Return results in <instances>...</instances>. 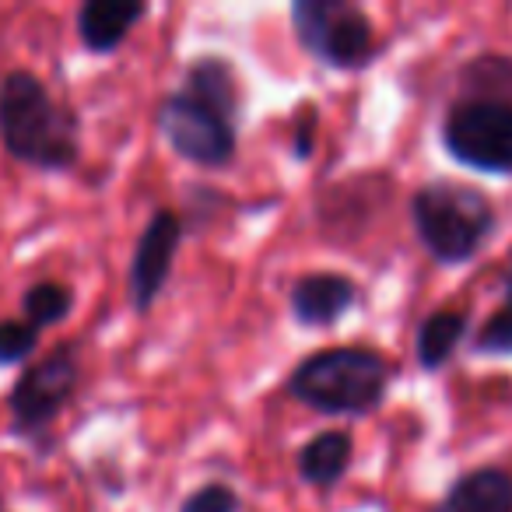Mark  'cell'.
Wrapping results in <instances>:
<instances>
[{
  "instance_id": "1",
  "label": "cell",
  "mask_w": 512,
  "mask_h": 512,
  "mask_svg": "<svg viewBox=\"0 0 512 512\" xmlns=\"http://www.w3.org/2000/svg\"><path fill=\"white\" fill-rule=\"evenodd\" d=\"M0 144L15 162L67 172L78 165V120L32 71H11L0 81Z\"/></svg>"
},
{
  "instance_id": "2",
  "label": "cell",
  "mask_w": 512,
  "mask_h": 512,
  "mask_svg": "<svg viewBox=\"0 0 512 512\" xmlns=\"http://www.w3.org/2000/svg\"><path fill=\"white\" fill-rule=\"evenodd\" d=\"M390 369L369 348H327L302 358L288 376V393L320 414H369L383 404Z\"/></svg>"
},
{
  "instance_id": "3",
  "label": "cell",
  "mask_w": 512,
  "mask_h": 512,
  "mask_svg": "<svg viewBox=\"0 0 512 512\" xmlns=\"http://www.w3.org/2000/svg\"><path fill=\"white\" fill-rule=\"evenodd\" d=\"M411 221L439 264H467L495 228V207L474 186L435 179L414 190Z\"/></svg>"
},
{
  "instance_id": "4",
  "label": "cell",
  "mask_w": 512,
  "mask_h": 512,
  "mask_svg": "<svg viewBox=\"0 0 512 512\" xmlns=\"http://www.w3.org/2000/svg\"><path fill=\"white\" fill-rule=\"evenodd\" d=\"M442 144L460 165L505 176L512 172V99L470 95L442 120Z\"/></svg>"
},
{
  "instance_id": "5",
  "label": "cell",
  "mask_w": 512,
  "mask_h": 512,
  "mask_svg": "<svg viewBox=\"0 0 512 512\" xmlns=\"http://www.w3.org/2000/svg\"><path fill=\"white\" fill-rule=\"evenodd\" d=\"M292 25L302 50L334 71H358L372 60V22L344 0H295Z\"/></svg>"
},
{
  "instance_id": "6",
  "label": "cell",
  "mask_w": 512,
  "mask_h": 512,
  "mask_svg": "<svg viewBox=\"0 0 512 512\" xmlns=\"http://www.w3.org/2000/svg\"><path fill=\"white\" fill-rule=\"evenodd\" d=\"M81 383V365L74 355V344H60L46 358L18 376L11 386L8 411L11 432L15 435H39L57 421V414L74 400Z\"/></svg>"
},
{
  "instance_id": "7",
  "label": "cell",
  "mask_w": 512,
  "mask_h": 512,
  "mask_svg": "<svg viewBox=\"0 0 512 512\" xmlns=\"http://www.w3.org/2000/svg\"><path fill=\"white\" fill-rule=\"evenodd\" d=\"M158 127L172 144V151L200 169H221L235 158V120L211 109L186 88L162 99Z\"/></svg>"
},
{
  "instance_id": "8",
  "label": "cell",
  "mask_w": 512,
  "mask_h": 512,
  "mask_svg": "<svg viewBox=\"0 0 512 512\" xmlns=\"http://www.w3.org/2000/svg\"><path fill=\"white\" fill-rule=\"evenodd\" d=\"M179 239H183V218L169 207L151 214L137 239L134 260H130V302L137 313H148L169 281L172 260H176Z\"/></svg>"
},
{
  "instance_id": "9",
  "label": "cell",
  "mask_w": 512,
  "mask_h": 512,
  "mask_svg": "<svg viewBox=\"0 0 512 512\" xmlns=\"http://www.w3.org/2000/svg\"><path fill=\"white\" fill-rule=\"evenodd\" d=\"M358 299V288L351 278L334 271L306 274L292 285V316L306 327H327V323L341 320Z\"/></svg>"
},
{
  "instance_id": "10",
  "label": "cell",
  "mask_w": 512,
  "mask_h": 512,
  "mask_svg": "<svg viewBox=\"0 0 512 512\" xmlns=\"http://www.w3.org/2000/svg\"><path fill=\"white\" fill-rule=\"evenodd\" d=\"M144 15L141 0H88L78 11V36L92 53H113Z\"/></svg>"
},
{
  "instance_id": "11",
  "label": "cell",
  "mask_w": 512,
  "mask_h": 512,
  "mask_svg": "<svg viewBox=\"0 0 512 512\" xmlns=\"http://www.w3.org/2000/svg\"><path fill=\"white\" fill-rule=\"evenodd\" d=\"M432 512H512V474L502 467L467 470Z\"/></svg>"
},
{
  "instance_id": "12",
  "label": "cell",
  "mask_w": 512,
  "mask_h": 512,
  "mask_svg": "<svg viewBox=\"0 0 512 512\" xmlns=\"http://www.w3.org/2000/svg\"><path fill=\"white\" fill-rule=\"evenodd\" d=\"M351 456H355V442L348 432L334 428V432H323L316 439H309L299 453V477L313 488H334L351 467Z\"/></svg>"
},
{
  "instance_id": "13",
  "label": "cell",
  "mask_w": 512,
  "mask_h": 512,
  "mask_svg": "<svg viewBox=\"0 0 512 512\" xmlns=\"http://www.w3.org/2000/svg\"><path fill=\"white\" fill-rule=\"evenodd\" d=\"M467 337V313L460 309H439L418 327V341H414V355L425 372H439L449 362L460 341Z\"/></svg>"
},
{
  "instance_id": "14",
  "label": "cell",
  "mask_w": 512,
  "mask_h": 512,
  "mask_svg": "<svg viewBox=\"0 0 512 512\" xmlns=\"http://www.w3.org/2000/svg\"><path fill=\"white\" fill-rule=\"evenodd\" d=\"M186 92L204 99L211 109L225 113L228 120L239 116V88H235V74L225 60L218 57H204L186 71Z\"/></svg>"
},
{
  "instance_id": "15",
  "label": "cell",
  "mask_w": 512,
  "mask_h": 512,
  "mask_svg": "<svg viewBox=\"0 0 512 512\" xmlns=\"http://www.w3.org/2000/svg\"><path fill=\"white\" fill-rule=\"evenodd\" d=\"M71 306H74V292L64 281H39V285H32L29 292L22 295V313L36 330L67 320Z\"/></svg>"
},
{
  "instance_id": "16",
  "label": "cell",
  "mask_w": 512,
  "mask_h": 512,
  "mask_svg": "<svg viewBox=\"0 0 512 512\" xmlns=\"http://www.w3.org/2000/svg\"><path fill=\"white\" fill-rule=\"evenodd\" d=\"M39 344V330L29 320H0V365H22Z\"/></svg>"
},
{
  "instance_id": "17",
  "label": "cell",
  "mask_w": 512,
  "mask_h": 512,
  "mask_svg": "<svg viewBox=\"0 0 512 512\" xmlns=\"http://www.w3.org/2000/svg\"><path fill=\"white\" fill-rule=\"evenodd\" d=\"M179 512H239V495L228 484H204L193 495L183 498Z\"/></svg>"
},
{
  "instance_id": "18",
  "label": "cell",
  "mask_w": 512,
  "mask_h": 512,
  "mask_svg": "<svg viewBox=\"0 0 512 512\" xmlns=\"http://www.w3.org/2000/svg\"><path fill=\"white\" fill-rule=\"evenodd\" d=\"M474 348L484 351V355H509L512 351V313L509 309H498L495 316L484 320Z\"/></svg>"
},
{
  "instance_id": "19",
  "label": "cell",
  "mask_w": 512,
  "mask_h": 512,
  "mask_svg": "<svg viewBox=\"0 0 512 512\" xmlns=\"http://www.w3.org/2000/svg\"><path fill=\"white\" fill-rule=\"evenodd\" d=\"M505 309L512 313V271H509V278H505Z\"/></svg>"
},
{
  "instance_id": "20",
  "label": "cell",
  "mask_w": 512,
  "mask_h": 512,
  "mask_svg": "<svg viewBox=\"0 0 512 512\" xmlns=\"http://www.w3.org/2000/svg\"><path fill=\"white\" fill-rule=\"evenodd\" d=\"M0 512H8V509H4V498H0Z\"/></svg>"
}]
</instances>
